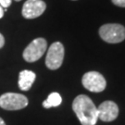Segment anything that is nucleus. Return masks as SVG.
<instances>
[{"mask_svg":"<svg viewBox=\"0 0 125 125\" xmlns=\"http://www.w3.org/2000/svg\"><path fill=\"white\" fill-rule=\"evenodd\" d=\"M15 1H17V2H19V1H21V0H15Z\"/></svg>","mask_w":125,"mask_h":125,"instance_id":"nucleus-16","label":"nucleus"},{"mask_svg":"<svg viewBox=\"0 0 125 125\" xmlns=\"http://www.w3.org/2000/svg\"><path fill=\"white\" fill-rule=\"evenodd\" d=\"M0 125H6V123H5V121H3L2 118H0Z\"/></svg>","mask_w":125,"mask_h":125,"instance_id":"nucleus-15","label":"nucleus"},{"mask_svg":"<svg viewBox=\"0 0 125 125\" xmlns=\"http://www.w3.org/2000/svg\"><path fill=\"white\" fill-rule=\"evenodd\" d=\"M36 74L31 71L24 70L21 71L19 74V88L22 91H28L31 89L32 83H34Z\"/></svg>","mask_w":125,"mask_h":125,"instance_id":"nucleus-9","label":"nucleus"},{"mask_svg":"<svg viewBox=\"0 0 125 125\" xmlns=\"http://www.w3.org/2000/svg\"><path fill=\"white\" fill-rule=\"evenodd\" d=\"M46 4L43 0H27L21 9L22 16L27 20L35 19L45 12Z\"/></svg>","mask_w":125,"mask_h":125,"instance_id":"nucleus-7","label":"nucleus"},{"mask_svg":"<svg viewBox=\"0 0 125 125\" xmlns=\"http://www.w3.org/2000/svg\"><path fill=\"white\" fill-rule=\"evenodd\" d=\"M4 13H5V9L0 6V19L3 18V16H4Z\"/></svg>","mask_w":125,"mask_h":125,"instance_id":"nucleus-14","label":"nucleus"},{"mask_svg":"<svg viewBox=\"0 0 125 125\" xmlns=\"http://www.w3.org/2000/svg\"><path fill=\"white\" fill-rule=\"evenodd\" d=\"M61 103H62L61 95L58 94V93H57V92H53V93H51V94L47 96V98L43 102V107H45V108L58 107Z\"/></svg>","mask_w":125,"mask_h":125,"instance_id":"nucleus-10","label":"nucleus"},{"mask_svg":"<svg viewBox=\"0 0 125 125\" xmlns=\"http://www.w3.org/2000/svg\"><path fill=\"white\" fill-rule=\"evenodd\" d=\"M112 3L121 8H125V0H111Z\"/></svg>","mask_w":125,"mask_h":125,"instance_id":"nucleus-12","label":"nucleus"},{"mask_svg":"<svg viewBox=\"0 0 125 125\" xmlns=\"http://www.w3.org/2000/svg\"><path fill=\"white\" fill-rule=\"evenodd\" d=\"M5 45V38L2 33H0V48H2Z\"/></svg>","mask_w":125,"mask_h":125,"instance_id":"nucleus-13","label":"nucleus"},{"mask_svg":"<svg viewBox=\"0 0 125 125\" xmlns=\"http://www.w3.org/2000/svg\"><path fill=\"white\" fill-rule=\"evenodd\" d=\"M72 109L82 125H95L98 120L97 107L89 96L80 94L72 102Z\"/></svg>","mask_w":125,"mask_h":125,"instance_id":"nucleus-1","label":"nucleus"},{"mask_svg":"<svg viewBox=\"0 0 125 125\" xmlns=\"http://www.w3.org/2000/svg\"><path fill=\"white\" fill-rule=\"evenodd\" d=\"M64 46L60 42H55L49 46L45 58V65L49 70L55 71L61 67L64 59Z\"/></svg>","mask_w":125,"mask_h":125,"instance_id":"nucleus-5","label":"nucleus"},{"mask_svg":"<svg viewBox=\"0 0 125 125\" xmlns=\"http://www.w3.org/2000/svg\"><path fill=\"white\" fill-rule=\"evenodd\" d=\"M99 35L109 44L121 43L125 39V27L118 23L104 24L99 29Z\"/></svg>","mask_w":125,"mask_h":125,"instance_id":"nucleus-2","label":"nucleus"},{"mask_svg":"<svg viewBox=\"0 0 125 125\" xmlns=\"http://www.w3.org/2000/svg\"><path fill=\"white\" fill-rule=\"evenodd\" d=\"M82 83L85 89L94 93H100L106 89L107 82L104 76L97 72H86L83 76Z\"/></svg>","mask_w":125,"mask_h":125,"instance_id":"nucleus-6","label":"nucleus"},{"mask_svg":"<svg viewBox=\"0 0 125 125\" xmlns=\"http://www.w3.org/2000/svg\"><path fill=\"white\" fill-rule=\"evenodd\" d=\"M47 48V42L44 38H35L26 46L22 53L24 60L27 62H34L40 59Z\"/></svg>","mask_w":125,"mask_h":125,"instance_id":"nucleus-3","label":"nucleus"},{"mask_svg":"<svg viewBox=\"0 0 125 125\" xmlns=\"http://www.w3.org/2000/svg\"><path fill=\"white\" fill-rule=\"evenodd\" d=\"M119 115V107L113 101L107 100L100 104L97 108V116L102 121L109 122L116 120Z\"/></svg>","mask_w":125,"mask_h":125,"instance_id":"nucleus-8","label":"nucleus"},{"mask_svg":"<svg viewBox=\"0 0 125 125\" xmlns=\"http://www.w3.org/2000/svg\"><path fill=\"white\" fill-rule=\"evenodd\" d=\"M28 106V98L18 93H5L0 96V107L6 110H20Z\"/></svg>","mask_w":125,"mask_h":125,"instance_id":"nucleus-4","label":"nucleus"},{"mask_svg":"<svg viewBox=\"0 0 125 125\" xmlns=\"http://www.w3.org/2000/svg\"><path fill=\"white\" fill-rule=\"evenodd\" d=\"M12 3V0H0V6L3 9H8Z\"/></svg>","mask_w":125,"mask_h":125,"instance_id":"nucleus-11","label":"nucleus"}]
</instances>
